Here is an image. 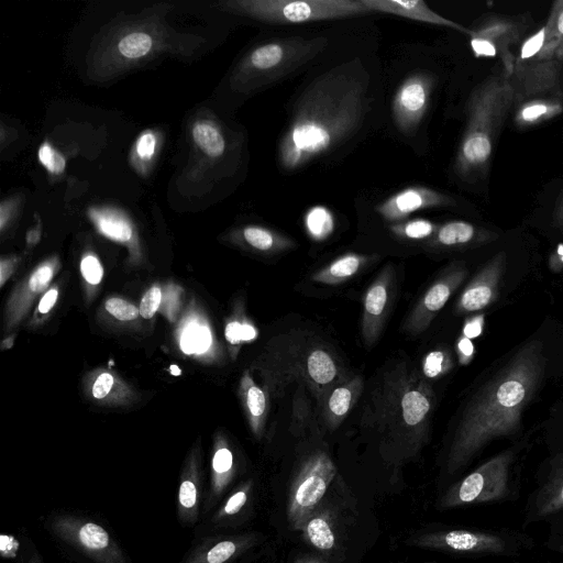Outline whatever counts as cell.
Returning a JSON list of instances; mask_svg holds the SVG:
<instances>
[{
  "mask_svg": "<svg viewBox=\"0 0 563 563\" xmlns=\"http://www.w3.org/2000/svg\"><path fill=\"white\" fill-rule=\"evenodd\" d=\"M368 89L369 77L358 58L311 81L298 98L280 139V167L296 170L352 137L369 110Z\"/></svg>",
  "mask_w": 563,
  "mask_h": 563,
  "instance_id": "6da1fadb",
  "label": "cell"
},
{
  "mask_svg": "<svg viewBox=\"0 0 563 563\" xmlns=\"http://www.w3.org/2000/svg\"><path fill=\"white\" fill-rule=\"evenodd\" d=\"M543 345L527 342L467 401L443 463V474L453 477L493 441L514 437L521 429L522 413L543 375Z\"/></svg>",
  "mask_w": 563,
  "mask_h": 563,
  "instance_id": "7a4b0ae2",
  "label": "cell"
},
{
  "mask_svg": "<svg viewBox=\"0 0 563 563\" xmlns=\"http://www.w3.org/2000/svg\"><path fill=\"white\" fill-rule=\"evenodd\" d=\"M434 408L432 386L409 363L397 362L372 387L361 426L377 435L384 460L399 465L429 442Z\"/></svg>",
  "mask_w": 563,
  "mask_h": 563,
  "instance_id": "3957f363",
  "label": "cell"
},
{
  "mask_svg": "<svg viewBox=\"0 0 563 563\" xmlns=\"http://www.w3.org/2000/svg\"><path fill=\"white\" fill-rule=\"evenodd\" d=\"M260 372L263 389L273 399L283 397L288 386L299 383L320 408L329 391L350 376L335 350L308 330H290L269 341Z\"/></svg>",
  "mask_w": 563,
  "mask_h": 563,
  "instance_id": "277c9868",
  "label": "cell"
},
{
  "mask_svg": "<svg viewBox=\"0 0 563 563\" xmlns=\"http://www.w3.org/2000/svg\"><path fill=\"white\" fill-rule=\"evenodd\" d=\"M515 103V88L504 71L487 77L473 89L455 158V172L461 178L474 181L487 174L495 143Z\"/></svg>",
  "mask_w": 563,
  "mask_h": 563,
  "instance_id": "5b68a950",
  "label": "cell"
},
{
  "mask_svg": "<svg viewBox=\"0 0 563 563\" xmlns=\"http://www.w3.org/2000/svg\"><path fill=\"white\" fill-rule=\"evenodd\" d=\"M526 445L509 446L451 484L437 503L439 510L514 503L521 495V460Z\"/></svg>",
  "mask_w": 563,
  "mask_h": 563,
  "instance_id": "8992f818",
  "label": "cell"
},
{
  "mask_svg": "<svg viewBox=\"0 0 563 563\" xmlns=\"http://www.w3.org/2000/svg\"><path fill=\"white\" fill-rule=\"evenodd\" d=\"M409 544L459 558H517L530 552L536 540L525 531L505 527L444 526L412 536Z\"/></svg>",
  "mask_w": 563,
  "mask_h": 563,
  "instance_id": "52a82bcc",
  "label": "cell"
},
{
  "mask_svg": "<svg viewBox=\"0 0 563 563\" xmlns=\"http://www.w3.org/2000/svg\"><path fill=\"white\" fill-rule=\"evenodd\" d=\"M328 45V38L291 36L255 47L244 62L242 75L254 87L274 84L297 70Z\"/></svg>",
  "mask_w": 563,
  "mask_h": 563,
  "instance_id": "ba28073f",
  "label": "cell"
},
{
  "mask_svg": "<svg viewBox=\"0 0 563 563\" xmlns=\"http://www.w3.org/2000/svg\"><path fill=\"white\" fill-rule=\"evenodd\" d=\"M245 14L274 24H297L369 13L362 0H244L235 3Z\"/></svg>",
  "mask_w": 563,
  "mask_h": 563,
  "instance_id": "9c48e42d",
  "label": "cell"
},
{
  "mask_svg": "<svg viewBox=\"0 0 563 563\" xmlns=\"http://www.w3.org/2000/svg\"><path fill=\"white\" fill-rule=\"evenodd\" d=\"M47 529L56 540L91 563H129L110 532L98 522L70 512L53 515Z\"/></svg>",
  "mask_w": 563,
  "mask_h": 563,
  "instance_id": "30bf717a",
  "label": "cell"
},
{
  "mask_svg": "<svg viewBox=\"0 0 563 563\" xmlns=\"http://www.w3.org/2000/svg\"><path fill=\"white\" fill-rule=\"evenodd\" d=\"M336 475V467L323 450L308 454L299 464L290 483L287 519L298 531L306 519L316 511Z\"/></svg>",
  "mask_w": 563,
  "mask_h": 563,
  "instance_id": "8fae6325",
  "label": "cell"
},
{
  "mask_svg": "<svg viewBox=\"0 0 563 563\" xmlns=\"http://www.w3.org/2000/svg\"><path fill=\"white\" fill-rule=\"evenodd\" d=\"M563 514V449L543 461L536 485L526 499L521 527L549 522Z\"/></svg>",
  "mask_w": 563,
  "mask_h": 563,
  "instance_id": "7c38bea8",
  "label": "cell"
},
{
  "mask_svg": "<svg viewBox=\"0 0 563 563\" xmlns=\"http://www.w3.org/2000/svg\"><path fill=\"white\" fill-rule=\"evenodd\" d=\"M467 275L468 269L464 262L451 263L411 309L402 324V331L411 335L424 332Z\"/></svg>",
  "mask_w": 563,
  "mask_h": 563,
  "instance_id": "4fadbf2b",
  "label": "cell"
},
{
  "mask_svg": "<svg viewBox=\"0 0 563 563\" xmlns=\"http://www.w3.org/2000/svg\"><path fill=\"white\" fill-rule=\"evenodd\" d=\"M521 34V24L510 18L490 15L481 25L473 30L471 47L476 57L500 56L504 73L511 76L515 70L516 58L510 52Z\"/></svg>",
  "mask_w": 563,
  "mask_h": 563,
  "instance_id": "5bb4252c",
  "label": "cell"
},
{
  "mask_svg": "<svg viewBox=\"0 0 563 563\" xmlns=\"http://www.w3.org/2000/svg\"><path fill=\"white\" fill-rule=\"evenodd\" d=\"M433 84L430 75L415 73L396 90L391 113L395 125L402 134L410 135L417 130L428 109Z\"/></svg>",
  "mask_w": 563,
  "mask_h": 563,
  "instance_id": "9a60e30c",
  "label": "cell"
},
{
  "mask_svg": "<svg viewBox=\"0 0 563 563\" xmlns=\"http://www.w3.org/2000/svg\"><path fill=\"white\" fill-rule=\"evenodd\" d=\"M394 289L395 269L391 264H387L363 297L361 332L367 347L375 345L383 332L391 306Z\"/></svg>",
  "mask_w": 563,
  "mask_h": 563,
  "instance_id": "2e32d148",
  "label": "cell"
},
{
  "mask_svg": "<svg viewBox=\"0 0 563 563\" xmlns=\"http://www.w3.org/2000/svg\"><path fill=\"white\" fill-rule=\"evenodd\" d=\"M506 265L505 252H498L485 263L462 290L455 305V313L477 312L494 303L499 294Z\"/></svg>",
  "mask_w": 563,
  "mask_h": 563,
  "instance_id": "e0dca14e",
  "label": "cell"
},
{
  "mask_svg": "<svg viewBox=\"0 0 563 563\" xmlns=\"http://www.w3.org/2000/svg\"><path fill=\"white\" fill-rule=\"evenodd\" d=\"M454 200L438 190L423 186L405 188L376 207V211L389 222H401L416 211L454 205Z\"/></svg>",
  "mask_w": 563,
  "mask_h": 563,
  "instance_id": "ac0fdd59",
  "label": "cell"
},
{
  "mask_svg": "<svg viewBox=\"0 0 563 563\" xmlns=\"http://www.w3.org/2000/svg\"><path fill=\"white\" fill-rule=\"evenodd\" d=\"M497 238L494 231L463 220H453L439 225L434 235L424 242V247L433 252L461 251L490 243Z\"/></svg>",
  "mask_w": 563,
  "mask_h": 563,
  "instance_id": "d6986e66",
  "label": "cell"
},
{
  "mask_svg": "<svg viewBox=\"0 0 563 563\" xmlns=\"http://www.w3.org/2000/svg\"><path fill=\"white\" fill-rule=\"evenodd\" d=\"M261 540L257 533H243L208 539L192 548L183 563H229L255 547Z\"/></svg>",
  "mask_w": 563,
  "mask_h": 563,
  "instance_id": "ffe728a7",
  "label": "cell"
},
{
  "mask_svg": "<svg viewBox=\"0 0 563 563\" xmlns=\"http://www.w3.org/2000/svg\"><path fill=\"white\" fill-rule=\"evenodd\" d=\"M364 388L361 375L346 377L336 384L324 398L320 411L324 427L335 430L357 402Z\"/></svg>",
  "mask_w": 563,
  "mask_h": 563,
  "instance_id": "44dd1931",
  "label": "cell"
},
{
  "mask_svg": "<svg viewBox=\"0 0 563 563\" xmlns=\"http://www.w3.org/2000/svg\"><path fill=\"white\" fill-rule=\"evenodd\" d=\"M371 12H383L429 24L445 26L472 35L467 29L431 10L422 0H362Z\"/></svg>",
  "mask_w": 563,
  "mask_h": 563,
  "instance_id": "7402d4cb",
  "label": "cell"
},
{
  "mask_svg": "<svg viewBox=\"0 0 563 563\" xmlns=\"http://www.w3.org/2000/svg\"><path fill=\"white\" fill-rule=\"evenodd\" d=\"M298 531L309 547L324 556L338 550L335 516L323 505L306 519Z\"/></svg>",
  "mask_w": 563,
  "mask_h": 563,
  "instance_id": "603a6c76",
  "label": "cell"
},
{
  "mask_svg": "<svg viewBox=\"0 0 563 563\" xmlns=\"http://www.w3.org/2000/svg\"><path fill=\"white\" fill-rule=\"evenodd\" d=\"M515 123L527 128L543 123L563 111V92L533 96L515 103Z\"/></svg>",
  "mask_w": 563,
  "mask_h": 563,
  "instance_id": "cb8c5ba5",
  "label": "cell"
},
{
  "mask_svg": "<svg viewBox=\"0 0 563 563\" xmlns=\"http://www.w3.org/2000/svg\"><path fill=\"white\" fill-rule=\"evenodd\" d=\"M373 256L346 253L311 275L312 282L323 285H339L357 274Z\"/></svg>",
  "mask_w": 563,
  "mask_h": 563,
  "instance_id": "d4e9b609",
  "label": "cell"
},
{
  "mask_svg": "<svg viewBox=\"0 0 563 563\" xmlns=\"http://www.w3.org/2000/svg\"><path fill=\"white\" fill-rule=\"evenodd\" d=\"M242 238L250 247L265 254L276 255L296 247V242L290 238L261 225L245 227Z\"/></svg>",
  "mask_w": 563,
  "mask_h": 563,
  "instance_id": "484cf974",
  "label": "cell"
},
{
  "mask_svg": "<svg viewBox=\"0 0 563 563\" xmlns=\"http://www.w3.org/2000/svg\"><path fill=\"white\" fill-rule=\"evenodd\" d=\"M253 486L251 479L236 486L213 514L211 523L217 527H225L246 512L252 501Z\"/></svg>",
  "mask_w": 563,
  "mask_h": 563,
  "instance_id": "4316f807",
  "label": "cell"
},
{
  "mask_svg": "<svg viewBox=\"0 0 563 563\" xmlns=\"http://www.w3.org/2000/svg\"><path fill=\"white\" fill-rule=\"evenodd\" d=\"M241 391L254 434L262 437L268 412V394L258 387L249 374L241 380Z\"/></svg>",
  "mask_w": 563,
  "mask_h": 563,
  "instance_id": "83f0119b",
  "label": "cell"
},
{
  "mask_svg": "<svg viewBox=\"0 0 563 563\" xmlns=\"http://www.w3.org/2000/svg\"><path fill=\"white\" fill-rule=\"evenodd\" d=\"M545 41L540 54L532 60L563 63V0L555 1L545 23Z\"/></svg>",
  "mask_w": 563,
  "mask_h": 563,
  "instance_id": "f1b7e54d",
  "label": "cell"
},
{
  "mask_svg": "<svg viewBox=\"0 0 563 563\" xmlns=\"http://www.w3.org/2000/svg\"><path fill=\"white\" fill-rule=\"evenodd\" d=\"M90 218L96 223L98 230L111 240L126 242L132 236L130 223L115 212L91 209Z\"/></svg>",
  "mask_w": 563,
  "mask_h": 563,
  "instance_id": "f546056e",
  "label": "cell"
},
{
  "mask_svg": "<svg viewBox=\"0 0 563 563\" xmlns=\"http://www.w3.org/2000/svg\"><path fill=\"white\" fill-rule=\"evenodd\" d=\"M435 223L426 219H412L396 222L390 225V231L401 240L428 241L438 230Z\"/></svg>",
  "mask_w": 563,
  "mask_h": 563,
  "instance_id": "4dcf8cb0",
  "label": "cell"
},
{
  "mask_svg": "<svg viewBox=\"0 0 563 563\" xmlns=\"http://www.w3.org/2000/svg\"><path fill=\"white\" fill-rule=\"evenodd\" d=\"M196 144L209 156H220L224 151V139L213 125L197 123L192 130Z\"/></svg>",
  "mask_w": 563,
  "mask_h": 563,
  "instance_id": "1f68e13d",
  "label": "cell"
},
{
  "mask_svg": "<svg viewBox=\"0 0 563 563\" xmlns=\"http://www.w3.org/2000/svg\"><path fill=\"white\" fill-rule=\"evenodd\" d=\"M333 225L332 213L324 207H313L305 216L306 230L317 241L325 239L332 232Z\"/></svg>",
  "mask_w": 563,
  "mask_h": 563,
  "instance_id": "d6a6232c",
  "label": "cell"
},
{
  "mask_svg": "<svg viewBox=\"0 0 563 563\" xmlns=\"http://www.w3.org/2000/svg\"><path fill=\"white\" fill-rule=\"evenodd\" d=\"M211 342V333L207 327L190 323L181 334L180 347L186 354H200L210 347Z\"/></svg>",
  "mask_w": 563,
  "mask_h": 563,
  "instance_id": "836d02e7",
  "label": "cell"
},
{
  "mask_svg": "<svg viewBox=\"0 0 563 563\" xmlns=\"http://www.w3.org/2000/svg\"><path fill=\"white\" fill-rule=\"evenodd\" d=\"M453 367V360L448 349L441 347L429 352L422 360V374L426 378H438Z\"/></svg>",
  "mask_w": 563,
  "mask_h": 563,
  "instance_id": "e575fe53",
  "label": "cell"
},
{
  "mask_svg": "<svg viewBox=\"0 0 563 563\" xmlns=\"http://www.w3.org/2000/svg\"><path fill=\"white\" fill-rule=\"evenodd\" d=\"M118 47L123 56L137 58L145 55L151 49L152 38L145 33H132L124 36Z\"/></svg>",
  "mask_w": 563,
  "mask_h": 563,
  "instance_id": "d590c367",
  "label": "cell"
},
{
  "mask_svg": "<svg viewBox=\"0 0 563 563\" xmlns=\"http://www.w3.org/2000/svg\"><path fill=\"white\" fill-rule=\"evenodd\" d=\"M545 41V26L543 25L534 34L528 37L520 46L519 57L516 59L517 64H523L534 59L543 48ZM515 65V66H516Z\"/></svg>",
  "mask_w": 563,
  "mask_h": 563,
  "instance_id": "8d00e7d4",
  "label": "cell"
},
{
  "mask_svg": "<svg viewBox=\"0 0 563 563\" xmlns=\"http://www.w3.org/2000/svg\"><path fill=\"white\" fill-rule=\"evenodd\" d=\"M256 336V328L249 322L231 321L225 327V338L233 345L253 341Z\"/></svg>",
  "mask_w": 563,
  "mask_h": 563,
  "instance_id": "74e56055",
  "label": "cell"
},
{
  "mask_svg": "<svg viewBox=\"0 0 563 563\" xmlns=\"http://www.w3.org/2000/svg\"><path fill=\"white\" fill-rule=\"evenodd\" d=\"M104 307L110 314L121 321L134 320L140 314V309L121 298H110Z\"/></svg>",
  "mask_w": 563,
  "mask_h": 563,
  "instance_id": "f35d334b",
  "label": "cell"
},
{
  "mask_svg": "<svg viewBox=\"0 0 563 563\" xmlns=\"http://www.w3.org/2000/svg\"><path fill=\"white\" fill-rule=\"evenodd\" d=\"M41 163L52 173H62L65 168L64 157L48 144H43L38 150Z\"/></svg>",
  "mask_w": 563,
  "mask_h": 563,
  "instance_id": "ab89813d",
  "label": "cell"
},
{
  "mask_svg": "<svg viewBox=\"0 0 563 563\" xmlns=\"http://www.w3.org/2000/svg\"><path fill=\"white\" fill-rule=\"evenodd\" d=\"M162 300V291L158 286L150 288L143 296L140 303V314L145 318H152L157 311Z\"/></svg>",
  "mask_w": 563,
  "mask_h": 563,
  "instance_id": "60d3db41",
  "label": "cell"
},
{
  "mask_svg": "<svg viewBox=\"0 0 563 563\" xmlns=\"http://www.w3.org/2000/svg\"><path fill=\"white\" fill-rule=\"evenodd\" d=\"M80 271L84 278L91 285H97L102 279L103 269L95 256H85L80 264Z\"/></svg>",
  "mask_w": 563,
  "mask_h": 563,
  "instance_id": "b9f144b4",
  "label": "cell"
},
{
  "mask_svg": "<svg viewBox=\"0 0 563 563\" xmlns=\"http://www.w3.org/2000/svg\"><path fill=\"white\" fill-rule=\"evenodd\" d=\"M52 277V269L48 266H42L38 269H36L30 280H29V287L33 291L42 290L47 283L49 282Z\"/></svg>",
  "mask_w": 563,
  "mask_h": 563,
  "instance_id": "7bdbcfd3",
  "label": "cell"
},
{
  "mask_svg": "<svg viewBox=\"0 0 563 563\" xmlns=\"http://www.w3.org/2000/svg\"><path fill=\"white\" fill-rule=\"evenodd\" d=\"M113 377L109 373H102L98 376L92 386V395L97 399L106 397L113 386Z\"/></svg>",
  "mask_w": 563,
  "mask_h": 563,
  "instance_id": "ee69618b",
  "label": "cell"
},
{
  "mask_svg": "<svg viewBox=\"0 0 563 563\" xmlns=\"http://www.w3.org/2000/svg\"><path fill=\"white\" fill-rule=\"evenodd\" d=\"M155 136L151 132H146L139 139L136 143V152L140 157L148 159L155 151Z\"/></svg>",
  "mask_w": 563,
  "mask_h": 563,
  "instance_id": "f6af8a7d",
  "label": "cell"
},
{
  "mask_svg": "<svg viewBox=\"0 0 563 563\" xmlns=\"http://www.w3.org/2000/svg\"><path fill=\"white\" fill-rule=\"evenodd\" d=\"M456 350L459 360L462 364H466L472 358L474 349L472 342L467 336L464 335L460 338V340L457 341Z\"/></svg>",
  "mask_w": 563,
  "mask_h": 563,
  "instance_id": "bcb514c9",
  "label": "cell"
},
{
  "mask_svg": "<svg viewBox=\"0 0 563 563\" xmlns=\"http://www.w3.org/2000/svg\"><path fill=\"white\" fill-rule=\"evenodd\" d=\"M549 267L552 272L563 271V244L560 243L549 257Z\"/></svg>",
  "mask_w": 563,
  "mask_h": 563,
  "instance_id": "7dc6e473",
  "label": "cell"
},
{
  "mask_svg": "<svg viewBox=\"0 0 563 563\" xmlns=\"http://www.w3.org/2000/svg\"><path fill=\"white\" fill-rule=\"evenodd\" d=\"M16 563H44L41 554L36 550L33 543H30L27 549H25L22 554L19 556Z\"/></svg>",
  "mask_w": 563,
  "mask_h": 563,
  "instance_id": "c3c4849f",
  "label": "cell"
},
{
  "mask_svg": "<svg viewBox=\"0 0 563 563\" xmlns=\"http://www.w3.org/2000/svg\"><path fill=\"white\" fill-rule=\"evenodd\" d=\"M57 299V290L51 289L48 290L41 299L38 303V310L42 313H47L53 306L55 305Z\"/></svg>",
  "mask_w": 563,
  "mask_h": 563,
  "instance_id": "681fc988",
  "label": "cell"
},
{
  "mask_svg": "<svg viewBox=\"0 0 563 563\" xmlns=\"http://www.w3.org/2000/svg\"><path fill=\"white\" fill-rule=\"evenodd\" d=\"M545 545L552 552L558 553L563 558V536H551L548 534Z\"/></svg>",
  "mask_w": 563,
  "mask_h": 563,
  "instance_id": "f907efd6",
  "label": "cell"
},
{
  "mask_svg": "<svg viewBox=\"0 0 563 563\" xmlns=\"http://www.w3.org/2000/svg\"><path fill=\"white\" fill-rule=\"evenodd\" d=\"M549 534L563 536V514L556 516L549 522Z\"/></svg>",
  "mask_w": 563,
  "mask_h": 563,
  "instance_id": "816d5d0a",
  "label": "cell"
},
{
  "mask_svg": "<svg viewBox=\"0 0 563 563\" xmlns=\"http://www.w3.org/2000/svg\"><path fill=\"white\" fill-rule=\"evenodd\" d=\"M294 563H330V561L324 555L305 554L298 556Z\"/></svg>",
  "mask_w": 563,
  "mask_h": 563,
  "instance_id": "f5cc1de1",
  "label": "cell"
},
{
  "mask_svg": "<svg viewBox=\"0 0 563 563\" xmlns=\"http://www.w3.org/2000/svg\"><path fill=\"white\" fill-rule=\"evenodd\" d=\"M555 225L563 232V195L561 196L555 209Z\"/></svg>",
  "mask_w": 563,
  "mask_h": 563,
  "instance_id": "db71d44e",
  "label": "cell"
},
{
  "mask_svg": "<svg viewBox=\"0 0 563 563\" xmlns=\"http://www.w3.org/2000/svg\"><path fill=\"white\" fill-rule=\"evenodd\" d=\"M170 373H172L173 375H180V369L178 368V366H177V365H172V366H170Z\"/></svg>",
  "mask_w": 563,
  "mask_h": 563,
  "instance_id": "11a10c76",
  "label": "cell"
}]
</instances>
